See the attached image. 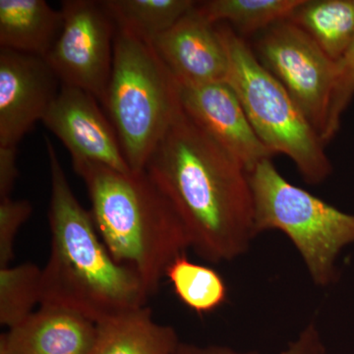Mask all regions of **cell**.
<instances>
[{"label":"cell","mask_w":354,"mask_h":354,"mask_svg":"<svg viewBox=\"0 0 354 354\" xmlns=\"http://www.w3.org/2000/svg\"><path fill=\"white\" fill-rule=\"evenodd\" d=\"M64 24L62 11L46 0H0V48L46 58Z\"/></svg>","instance_id":"cell-15"},{"label":"cell","mask_w":354,"mask_h":354,"mask_svg":"<svg viewBox=\"0 0 354 354\" xmlns=\"http://www.w3.org/2000/svg\"><path fill=\"white\" fill-rule=\"evenodd\" d=\"M178 87L183 111L221 148L239 160L247 171L276 156L256 134L239 97L227 81Z\"/></svg>","instance_id":"cell-11"},{"label":"cell","mask_w":354,"mask_h":354,"mask_svg":"<svg viewBox=\"0 0 354 354\" xmlns=\"http://www.w3.org/2000/svg\"><path fill=\"white\" fill-rule=\"evenodd\" d=\"M64 24L46 57L60 84L78 88L104 104L113 62L116 26L102 1H62Z\"/></svg>","instance_id":"cell-8"},{"label":"cell","mask_w":354,"mask_h":354,"mask_svg":"<svg viewBox=\"0 0 354 354\" xmlns=\"http://www.w3.org/2000/svg\"><path fill=\"white\" fill-rule=\"evenodd\" d=\"M60 87L46 58L0 48V147H17L43 121Z\"/></svg>","instance_id":"cell-10"},{"label":"cell","mask_w":354,"mask_h":354,"mask_svg":"<svg viewBox=\"0 0 354 354\" xmlns=\"http://www.w3.org/2000/svg\"><path fill=\"white\" fill-rule=\"evenodd\" d=\"M97 324L64 308L41 306L0 337V354H90Z\"/></svg>","instance_id":"cell-13"},{"label":"cell","mask_w":354,"mask_h":354,"mask_svg":"<svg viewBox=\"0 0 354 354\" xmlns=\"http://www.w3.org/2000/svg\"><path fill=\"white\" fill-rule=\"evenodd\" d=\"M73 167L87 187L90 212L104 245L152 297L169 266L191 248L176 209L146 171L123 174L93 164Z\"/></svg>","instance_id":"cell-3"},{"label":"cell","mask_w":354,"mask_h":354,"mask_svg":"<svg viewBox=\"0 0 354 354\" xmlns=\"http://www.w3.org/2000/svg\"><path fill=\"white\" fill-rule=\"evenodd\" d=\"M304 0H207L196 2L200 16L216 25L225 23L245 39L288 20Z\"/></svg>","instance_id":"cell-17"},{"label":"cell","mask_w":354,"mask_h":354,"mask_svg":"<svg viewBox=\"0 0 354 354\" xmlns=\"http://www.w3.org/2000/svg\"><path fill=\"white\" fill-rule=\"evenodd\" d=\"M165 278L179 300L197 314L211 313L227 301V288L221 274L208 266L191 262L186 254L169 266Z\"/></svg>","instance_id":"cell-19"},{"label":"cell","mask_w":354,"mask_h":354,"mask_svg":"<svg viewBox=\"0 0 354 354\" xmlns=\"http://www.w3.org/2000/svg\"><path fill=\"white\" fill-rule=\"evenodd\" d=\"M50 171V253L41 270V306L71 310L97 324L149 299L138 277L114 260L91 212L71 189L55 147L46 138Z\"/></svg>","instance_id":"cell-2"},{"label":"cell","mask_w":354,"mask_h":354,"mask_svg":"<svg viewBox=\"0 0 354 354\" xmlns=\"http://www.w3.org/2000/svg\"><path fill=\"white\" fill-rule=\"evenodd\" d=\"M32 212L31 203L28 200H0V269L11 266L16 236Z\"/></svg>","instance_id":"cell-22"},{"label":"cell","mask_w":354,"mask_h":354,"mask_svg":"<svg viewBox=\"0 0 354 354\" xmlns=\"http://www.w3.org/2000/svg\"><path fill=\"white\" fill-rule=\"evenodd\" d=\"M104 109L133 172L147 165L181 108L179 87L152 44L116 28Z\"/></svg>","instance_id":"cell-4"},{"label":"cell","mask_w":354,"mask_h":354,"mask_svg":"<svg viewBox=\"0 0 354 354\" xmlns=\"http://www.w3.org/2000/svg\"><path fill=\"white\" fill-rule=\"evenodd\" d=\"M176 330L153 319L147 306L128 310L97 323V335L90 354H176Z\"/></svg>","instance_id":"cell-14"},{"label":"cell","mask_w":354,"mask_h":354,"mask_svg":"<svg viewBox=\"0 0 354 354\" xmlns=\"http://www.w3.org/2000/svg\"><path fill=\"white\" fill-rule=\"evenodd\" d=\"M145 171L171 202L202 259L218 264L249 250L258 234L248 171L183 106Z\"/></svg>","instance_id":"cell-1"},{"label":"cell","mask_w":354,"mask_h":354,"mask_svg":"<svg viewBox=\"0 0 354 354\" xmlns=\"http://www.w3.org/2000/svg\"><path fill=\"white\" fill-rule=\"evenodd\" d=\"M17 147H0V200L11 198L18 178Z\"/></svg>","instance_id":"cell-24"},{"label":"cell","mask_w":354,"mask_h":354,"mask_svg":"<svg viewBox=\"0 0 354 354\" xmlns=\"http://www.w3.org/2000/svg\"><path fill=\"white\" fill-rule=\"evenodd\" d=\"M152 46L178 85H204L227 79V48L218 28L203 19L195 6Z\"/></svg>","instance_id":"cell-12"},{"label":"cell","mask_w":354,"mask_h":354,"mask_svg":"<svg viewBox=\"0 0 354 354\" xmlns=\"http://www.w3.org/2000/svg\"><path fill=\"white\" fill-rule=\"evenodd\" d=\"M176 354H259L239 353L227 346H199L196 344L180 342ZM279 354H327L325 342L315 323H310L300 332L297 339Z\"/></svg>","instance_id":"cell-23"},{"label":"cell","mask_w":354,"mask_h":354,"mask_svg":"<svg viewBox=\"0 0 354 354\" xmlns=\"http://www.w3.org/2000/svg\"><path fill=\"white\" fill-rule=\"evenodd\" d=\"M41 269L32 263L0 269V323L8 329L25 321L41 304Z\"/></svg>","instance_id":"cell-20"},{"label":"cell","mask_w":354,"mask_h":354,"mask_svg":"<svg viewBox=\"0 0 354 354\" xmlns=\"http://www.w3.org/2000/svg\"><path fill=\"white\" fill-rule=\"evenodd\" d=\"M116 28L146 43L153 41L189 12L192 0H102Z\"/></svg>","instance_id":"cell-18"},{"label":"cell","mask_w":354,"mask_h":354,"mask_svg":"<svg viewBox=\"0 0 354 354\" xmlns=\"http://www.w3.org/2000/svg\"><path fill=\"white\" fill-rule=\"evenodd\" d=\"M248 174L257 234L283 232L299 252L313 283L321 288L334 283L339 253L354 243V215L286 180L271 158Z\"/></svg>","instance_id":"cell-6"},{"label":"cell","mask_w":354,"mask_h":354,"mask_svg":"<svg viewBox=\"0 0 354 354\" xmlns=\"http://www.w3.org/2000/svg\"><path fill=\"white\" fill-rule=\"evenodd\" d=\"M354 97V41L348 50L335 62L334 88L330 97L327 123L322 135L324 145L335 138L341 128L342 114Z\"/></svg>","instance_id":"cell-21"},{"label":"cell","mask_w":354,"mask_h":354,"mask_svg":"<svg viewBox=\"0 0 354 354\" xmlns=\"http://www.w3.org/2000/svg\"><path fill=\"white\" fill-rule=\"evenodd\" d=\"M41 122L69 151L73 167L93 164L123 174L132 172L113 123L94 95L62 85Z\"/></svg>","instance_id":"cell-9"},{"label":"cell","mask_w":354,"mask_h":354,"mask_svg":"<svg viewBox=\"0 0 354 354\" xmlns=\"http://www.w3.org/2000/svg\"><path fill=\"white\" fill-rule=\"evenodd\" d=\"M288 20L335 62L354 41V0H304Z\"/></svg>","instance_id":"cell-16"},{"label":"cell","mask_w":354,"mask_h":354,"mask_svg":"<svg viewBox=\"0 0 354 354\" xmlns=\"http://www.w3.org/2000/svg\"><path fill=\"white\" fill-rule=\"evenodd\" d=\"M216 26L227 48L225 81L239 97L256 134L274 155L290 158L305 183H324L332 174L333 165L319 133L246 39L225 23Z\"/></svg>","instance_id":"cell-5"},{"label":"cell","mask_w":354,"mask_h":354,"mask_svg":"<svg viewBox=\"0 0 354 354\" xmlns=\"http://www.w3.org/2000/svg\"><path fill=\"white\" fill-rule=\"evenodd\" d=\"M252 50L263 66L286 88L322 140L334 88V60L288 19L260 32Z\"/></svg>","instance_id":"cell-7"}]
</instances>
